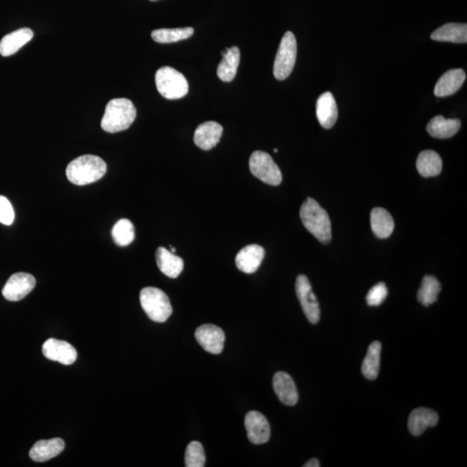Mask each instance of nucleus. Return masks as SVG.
Here are the masks:
<instances>
[{
  "instance_id": "c756f323",
  "label": "nucleus",
  "mask_w": 467,
  "mask_h": 467,
  "mask_svg": "<svg viewBox=\"0 0 467 467\" xmlns=\"http://www.w3.org/2000/svg\"><path fill=\"white\" fill-rule=\"evenodd\" d=\"M112 236L118 246L125 247L135 240V227L128 219H121L117 222L112 229Z\"/></svg>"
},
{
  "instance_id": "4c0bfd02",
  "label": "nucleus",
  "mask_w": 467,
  "mask_h": 467,
  "mask_svg": "<svg viewBox=\"0 0 467 467\" xmlns=\"http://www.w3.org/2000/svg\"><path fill=\"white\" fill-rule=\"evenodd\" d=\"M150 1H158V0H150Z\"/></svg>"
},
{
  "instance_id": "4be33fe9",
  "label": "nucleus",
  "mask_w": 467,
  "mask_h": 467,
  "mask_svg": "<svg viewBox=\"0 0 467 467\" xmlns=\"http://www.w3.org/2000/svg\"><path fill=\"white\" fill-rule=\"evenodd\" d=\"M156 262L159 270L166 277L172 279L178 277L183 269V259L175 255L166 248L159 247L157 250Z\"/></svg>"
},
{
  "instance_id": "cd10ccee",
  "label": "nucleus",
  "mask_w": 467,
  "mask_h": 467,
  "mask_svg": "<svg viewBox=\"0 0 467 467\" xmlns=\"http://www.w3.org/2000/svg\"><path fill=\"white\" fill-rule=\"evenodd\" d=\"M194 34L193 28L159 29L152 32V40L159 44H171L188 40Z\"/></svg>"
},
{
  "instance_id": "39448f33",
  "label": "nucleus",
  "mask_w": 467,
  "mask_h": 467,
  "mask_svg": "<svg viewBox=\"0 0 467 467\" xmlns=\"http://www.w3.org/2000/svg\"><path fill=\"white\" fill-rule=\"evenodd\" d=\"M155 83L157 90L166 99H181L188 94L189 84L185 75L174 68H160L156 72Z\"/></svg>"
},
{
  "instance_id": "7c9ffc66",
  "label": "nucleus",
  "mask_w": 467,
  "mask_h": 467,
  "mask_svg": "<svg viewBox=\"0 0 467 467\" xmlns=\"http://www.w3.org/2000/svg\"><path fill=\"white\" fill-rule=\"evenodd\" d=\"M186 466L202 467L205 466V454L204 447L198 442H191L186 451Z\"/></svg>"
},
{
  "instance_id": "412c9836",
  "label": "nucleus",
  "mask_w": 467,
  "mask_h": 467,
  "mask_svg": "<svg viewBox=\"0 0 467 467\" xmlns=\"http://www.w3.org/2000/svg\"><path fill=\"white\" fill-rule=\"evenodd\" d=\"M461 126V121L458 119H446L438 116L428 122L427 131L436 139H449L456 135Z\"/></svg>"
},
{
  "instance_id": "0eeeda50",
  "label": "nucleus",
  "mask_w": 467,
  "mask_h": 467,
  "mask_svg": "<svg viewBox=\"0 0 467 467\" xmlns=\"http://www.w3.org/2000/svg\"><path fill=\"white\" fill-rule=\"evenodd\" d=\"M250 169L255 177L270 186H279L282 174L272 157L265 152L255 151L250 159Z\"/></svg>"
},
{
  "instance_id": "c9c22d12",
  "label": "nucleus",
  "mask_w": 467,
  "mask_h": 467,
  "mask_svg": "<svg viewBox=\"0 0 467 467\" xmlns=\"http://www.w3.org/2000/svg\"><path fill=\"white\" fill-rule=\"evenodd\" d=\"M175 252H176L175 248H171V253H174V254Z\"/></svg>"
},
{
  "instance_id": "bb28decb",
  "label": "nucleus",
  "mask_w": 467,
  "mask_h": 467,
  "mask_svg": "<svg viewBox=\"0 0 467 467\" xmlns=\"http://www.w3.org/2000/svg\"><path fill=\"white\" fill-rule=\"evenodd\" d=\"M382 344L379 341L370 344L362 363V372L369 380L377 379L380 370Z\"/></svg>"
},
{
  "instance_id": "2eb2a0df",
  "label": "nucleus",
  "mask_w": 467,
  "mask_h": 467,
  "mask_svg": "<svg viewBox=\"0 0 467 467\" xmlns=\"http://www.w3.org/2000/svg\"><path fill=\"white\" fill-rule=\"evenodd\" d=\"M273 386L275 394L283 404L294 406L298 403V395L296 385L288 373L279 371L275 374Z\"/></svg>"
},
{
  "instance_id": "e433bc0d",
  "label": "nucleus",
  "mask_w": 467,
  "mask_h": 467,
  "mask_svg": "<svg viewBox=\"0 0 467 467\" xmlns=\"http://www.w3.org/2000/svg\"><path fill=\"white\" fill-rule=\"evenodd\" d=\"M274 152H278V149H274Z\"/></svg>"
},
{
  "instance_id": "9b49d317",
  "label": "nucleus",
  "mask_w": 467,
  "mask_h": 467,
  "mask_svg": "<svg viewBox=\"0 0 467 467\" xmlns=\"http://www.w3.org/2000/svg\"><path fill=\"white\" fill-rule=\"evenodd\" d=\"M248 438L250 442L260 445L269 442L271 435L270 425L265 416L258 411L248 412L245 417Z\"/></svg>"
},
{
  "instance_id": "5701e85b",
  "label": "nucleus",
  "mask_w": 467,
  "mask_h": 467,
  "mask_svg": "<svg viewBox=\"0 0 467 467\" xmlns=\"http://www.w3.org/2000/svg\"><path fill=\"white\" fill-rule=\"evenodd\" d=\"M432 40L439 42H450L454 44H466L467 42L466 24L449 23L440 26L431 34Z\"/></svg>"
},
{
  "instance_id": "f704fd0d",
  "label": "nucleus",
  "mask_w": 467,
  "mask_h": 467,
  "mask_svg": "<svg viewBox=\"0 0 467 467\" xmlns=\"http://www.w3.org/2000/svg\"><path fill=\"white\" fill-rule=\"evenodd\" d=\"M229 51V48H225L223 51H222L221 54L222 56H225L228 54V52Z\"/></svg>"
},
{
  "instance_id": "4468645a",
  "label": "nucleus",
  "mask_w": 467,
  "mask_h": 467,
  "mask_svg": "<svg viewBox=\"0 0 467 467\" xmlns=\"http://www.w3.org/2000/svg\"><path fill=\"white\" fill-rule=\"evenodd\" d=\"M265 256V250L257 244L248 245L236 257L237 269L245 274H253L257 271Z\"/></svg>"
},
{
  "instance_id": "1a4fd4ad",
  "label": "nucleus",
  "mask_w": 467,
  "mask_h": 467,
  "mask_svg": "<svg viewBox=\"0 0 467 467\" xmlns=\"http://www.w3.org/2000/svg\"><path fill=\"white\" fill-rule=\"evenodd\" d=\"M36 279L33 275L26 273H18L11 275L2 290L3 296L9 301H18L35 288Z\"/></svg>"
},
{
  "instance_id": "ddd939ff",
  "label": "nucleus",
  "mask_w": 467,
  "mask_h": 467,
  "mask_svg": "<svg viewBox=\"0 0 467 467\" xmlns=\"http://www.w3.org/2000/svg\"><path fill=\"white\" fill-rule=\"evenodd\" d=\"M223 132V126L217 122H205L199 125L195 131L194 143L202 150H210L219 142Z\"/></svg>"
},
{
  "instance_id": "aec40b11",
  "label": "nucleus",
  "mask_w": 467,
  "mask_h": 467,
  "mask_svg": "<svg viewBox=\"0 0 467 467\" xmlns=\"http://www.w3.org/2000/svg\"><path fill=\"white\" fill-rule=\"evenodd\" d=\"M34 33L32 30L22 28L10 34H7L0 41V54L3 56H9L15 54L32 40Z\"/></svg>"
},
{
  "instance_id": "dca6fc26",
  "label": "nucleus",
  "mask_w": 467,
  "mask_h": 467,
  "mask_svg": "<svg viewBox=\"0 0 467 467\" xmlns=\"http://www.w3.org/2000/svg\"><path fill=\"white\" fill-rule=\"evenodd\" d=\"M317 118L321 126L325 129H330L338 120V106L331 92H325L320 95L317 102Z\"/></svg>"
},
{
  "instance_id": "f3484780",
  "label": "nucleus",
  "mask_w": 467,
  "mask_h": 467,
  "mask_svg": "<svg viewBox=\"0 0 467 467\" xmlns=\"http://www.w3.org/2000/svg\"><path fill=\"white\" fill-rule=\"evenodd\" d=\"M439 422L438 413L426 408L413 411L408 417V427L413 435H423L428 427H435Z\"/></svg>"
},
{
  "instance_id": "6e6552de",
  "label": "nucleus",
  "mask_w": 467,
  "mask_h": 467,
  "mask_svg": "<svg viewBox=\"0 0 467 467\" xmlns=\"http://www.w3.org/2000/svg\"><path fill=\"white\" fill-rule=\"evenodd\" d=\"M296 294L302 309L310 323L317 324L320 319L319 301L313 292L311 283L304 274H300L296 279Z\"/></svg>"
},
{
  "instance_id": "2f4dec72",
  "label": "nucleus",
  "mask_w": 467,
  "mask_h": 467,
  "mask_svg": "<svg viewBox=\"0 0 467 467\" xmlns=\"http://www.w3.org/2000/svg\"><path fill=\"white\" fill-rule=\"evenodd\" d=\"M388 289L384 282H379L369 291L366 296L367 304L370 306H378L382 304L388 296Z\"/></svg>"
},
{
  "instance_id": "f257e3e1",
  "label": "nucleus",
  "mask_w": 467,
  "mask_h": 467,
  "mask_svg": "<svg viewBox=\"0 0 467 467\" xmlns=\"http://www.w3.org/2000/svg\"><path fill=\"white\" fill-rule=\"evenodd\" d=\"M301 219L305 228L320 243L327 244L332 240V224L327 210L315 199L308 198L302 205Z\"/></svg>"
},
{
  "instance_id": "a211bd4d",
  "label": "nucleus",
  "mask_w": 467,
  "mask_h": 467,
  "mask_svg": "<svg viewBox=\"0 0 467 467\" xmlns=\"http://www.w3.org/2000/svg\"><path fill=\"white\" fill-rule=\"evenodd\" d=\"M466 78V73L462 68L447 71L436 83L435 95L438 97H446L456 93L464 84Z\"/></svg>"
},
{
  "instance_id": "f03ea898",
  "label": "nucleus",
  "mask_w": 467,
  "mask_h": 467,
  "mask_svg": "<svg viewBox=\"0 0 467 467\" xmlns=\"http://www.w3.org/2000/svg\"><path fill=\"white\" fill-rule=\"evenodd\" d=\"M107 164L102 159L95 155L80 156L68 164L66 175L76 186H87L101 179L106 174Z\"/></svg>"
},
{
  "instance_id": "c85d7f7f",
  "label": "nucleus",
  "mask_w": 467,
  "mask_h": 467,
  "mask_svg": "<svg viewBox=\"0 0 467 467\" xmlns=\"http://www.w3.org/2000/svg\"><path fill=\"white\" fill-rule=\"evenodd\" d=\"M440 290H442V286L438 279L431 275H427L423 279L417 298H418L420 303L428 306L437 301Z\"/></svg>"
},
{
  "instance_id": "f8f14e48",
  "label": "nucleus",
  "mask_w": 467,
  "mask_h": 467,
  "mask_svg": "<svg viewBox=\"0 0 467 467\" xmlns=\"http://www.w3.org/2000/svg\"><path fill=\"white\" fill-rule=\"evenodd\" d=\"M43 354L46 358L63 365H71L78 358V352L71 344L55 339H49L44 344Z\"/></svg>"
},
{
  "instance_id": "72a5a7b5",
  "label": "nucleus",
  "mask_w": 467,
  "mask_h": 467,
  "mask_svg": "<svg viewBox=\"0 0 467 467\" xmlns=\"http://www.w3.org/2000/svg\"><path fill=\"white\" fill-rule=\"evenodd\" d=\"M320 461L319 459H310L308 462L305 463L304 465V467H320Z\"/></svg>"
},
{
  "instance_id": "9d476101",
  "label": "nucleus",
  "mask_w": 467,
  "mask_h": 467,
  "mask_svg": "<svg viewBox=\"0 0 467 467\" xmlns=\"http://www.w3.org/2000/svg\"><path fill=\"white\" fill-rule=\"evenodd\" d=\"M195 338L202 349L212 354H220L224 350L225 334L215 325L206 324L199 327L195 332Z\"/></svg>"
},
{
  "instance_id": "473e14b6",
  "label": "nucleus",
  "mask_w": 467,
  "mask_h": 467,
  "mask_svg": "<svg viewBox=\"0 0 467 467\" xmlns=\"http://www.w3.org/2000/svg\"><path fill=\"white\" fill-rule=\"evenodd\" d=\"M14 217V210L8 199L0 196V223L5 225L13 224Z\"/></svg>"
},
{
  "instance_id": "20e7f679",
  "label": "nucleus",
  "mask_w": 467,
  "mask_h": 467,
  "mask_svg": "<svg viewBox=\"0 0 467 467\" xmlns=\"http://www.w3.org/2000/svg\"><path fill=\"white\" fill-rule=\"evenodd\" d=\"M140 300L145 313L154 322H166L171 315V301L162 290L145 288L140 291Z\"/></svg>"
},
{
  "instance_id": "423d86ee",
  "label": "nucleus",
  "mask_w": 467,
  "mask_h": 467,
  "mask_svg": "<svg viewBox=\"0 0 467 467\" xmlns=\"http://www.w3.org/2000/svg\"><path fill=\"white\" fill-rule=\"evenodd\" d=\"M297 57V41L293 32H286L279 44L274 64V75L284 81L292 73Z\"/></svg>"
},
{
  "instance_id": "a878e982",
  "label": "nucleus",
  "mask_w": 467,
  "mask_h": 467,
  "mask_svg": "<svg viewBox=\"0 0 467 467\" xmlns=\"http://www.w3.org/2000/svg\"><path fill=\"white\" fill-rule=\"evenodd\" d=\"M241 59L240 49L236 46L229 48L227 55L223 56L217 68L218 78L223 82L229 83L235 79L238 70Z\"/></svg>"
},
{
  "instance_id": "6ab92c4d",
  "label": "nucleus",
  "mask_w": 467,
  "mask_h": 467,
  "mask_svg": "<svg viewBox=\"0 0 467 467\" xmlns=\"http://www.w3.org/2000/svg\"><path fill=\"white\" fill-rule=\"evenodd\" d=\"M65 443L62 439L40 440L30 451V458L36 462L48 461L63 451Z\"/></svg>"
},
{
  "instance_id": "7ed1b4c3",
  "label": "nucleus",
  "mask_w": 467,
  "mask_h": 467,
  "mask_svg": "<svg viewBox=\"0 0 467 467\" xmlns=\"http://www.w3.org/2000/svg\"><path fill=\"white\" fill-rule=\"evenodd\" d=\"M137 111L133 103L128 99H111L107 104L104 116L102 120V128L104 131L114 133L124 131L135 121Z\"/></svg>"
},
{
  "instance_id": "393cba45",
  "label": "nucleus",
  "mask_w": 467,
  "mask_h": 467,
  "mask_svg": "<svg viewBox=\"0 0 467 467\" xmlns=\"http://www.w3.org/2000/svg\"><path fill=\"white\" fill-rule=\"evenodd\" d=\"M416 167L423 177H435L442 172V160L437 152L425 150L420 153L417 159Z\"/></svg>"
},
{
  "instance_id": "b1692460",
  "label": "nucleus",
  "mask_w": 467,
  "mask_h": 467,
  "mask_svg": "<svg viewBox=\"0 0 467 467\" xmlns=\"http://www.w3.org/2000/svg\"><path fill=\"white\" fill-rule=\"evenodd\" d=\"M371 229L378 238H388L395 229V222L388 210L375 208L370 214Z\"/></svg>"
}]
</instances>
